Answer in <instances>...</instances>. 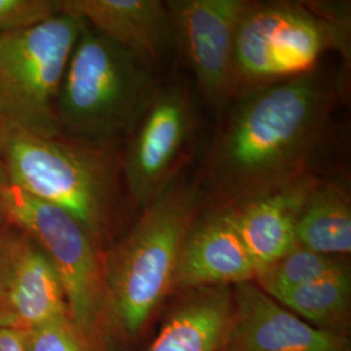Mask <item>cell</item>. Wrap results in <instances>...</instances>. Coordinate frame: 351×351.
Masks as SVG:
<instances>
[{"mask_svg": "<svg viewBox=\"0 0 351 351\" xmlns=\"http://www.w3.org/2000/svg\"><path fill=\"white\" fill-rule=\"evenodd\" d=\"M0 237H1V232H0ZM0 281H1V275H0ZM0 317H1V306H0Z\"/></svg>", "mask_w": 351, "mask_h": 351, "instance_id": "obj_23", "label": "cell"}, {"mask_svg": "<svg viewBox=\"0 0 351 351\" xmlns=\"http://www.w3.org/2000/svg\"><path fill=\"white\" fill-rule=\"evenodd\" d=\"M65 12L136 55L154 72L171 63L175 23L162 0H60Z\"/></svg>", "mask_w": 351, "mask_h": 351, "instance_id": "obj_12", "label": "cell"}, {"mask_svg": "<svg viewBox=\"0 0 351 351\" xmlns=\"http://www.w3.org/2000/svg\"><path fill=\"white\" fill-rule=\"evenodd\" d=\"M295 239L298 246L329 256L351 251V191L346 178L317 180L302 207Z\"/></svg>", "mask_w": 351, "mask_h": 351, "instance_id": "obj_16", "label": "cell"}, {"mask_svg": "<svg viewBox=\"0 0 351 351\" xmlns=\"http://www.w3.org/2000/svg\"><path fill=\"white\" fill-rule=\"evenodd\" d=\"M8 224L37 243L62 281L69 317L82 337L93 335L106 306L99 245L72 215L39 201L12 184L4 190Z\"/></svg>", "mask_w": 351, "mask_h": 351, "instance_id": "obj_7", "label": "cell"}, {"mask_svg": "<svg viewBox=\"0 0 351 351\" xmlns=\"http://www.w3.org/2000/svg\"><path fill=\"white\" fill-rule=\"evenodd\" d=\"M60 11V0H0V34L36 25Z\"/></svg>", "mask_w": 351, "mask_h": 351, "instance_id": "obj_19", "label": "cell"}, {"mask_svg": "<svg viewBox=\"0 0 351 351\" xmlns=\"http://www.w3.org/2000/svg\"><path fill=\"white\" fill-rule=\"evenodd\" d=\"M226 351H349L337 333L304 322L254 282L232 289Z\"/></svg>", "mask_w": 351, "mask_h": 351, "instance_id": "obj_11", "label": "cell"}, {"mask_svg": "<svg viewBox=\"0 0 351 351\" xmlns=\"http://www.w3.org/2000/svg\"><path fill=\"white\" fill-rule=\"evenodd\" d=\"M197 129L195 104L185 85H160L130 133L123 175L134 204L143 208L178 176Z\"/></svg>", "mask_w": 351, "mask_h": 351, "instance_id": "obj_8", "label": "cell"}, {"mask_svg": "<svg viewBox=\"0 0 351 351\" xmlns=\"http://www.w3.org/2000/svg\"><path fill=\"white\" fill-rule=\"evenodd\" d=\"M345 269L348 268L339 258L297 246L262 269L255 281L259 288L271 295L280 290L301 287Z\"/></svg>", "mask_w": 351, "mask_h": 351, "instance_id": "obj_18", "label": "cell"}, {"mask_svg": "<svg viewBox=\"0 0 351 351\" xmlns=\"http://www.w3.org/2000/svg\"><path fill=\"white\" fill-rule=\"evenodd\" d=\"M10 184L5 171L3 168V164L0 162V226L7 224L5 220V213H4V190L7 188V185Z\"/></svg>", "mask_w": 351, "mask_h": 351, "instance_id": "obj_22", "label": "cell"}, {"mask_svg": "<svg viewBox=\"0 0 351 351\" xmlns=\"http://www.w3.org/2000/svg\"><path fill=\"white\" fill-rule=\"evenodd\" d=\"M84 26L62 10L39 24L0 34V117L43 137H62L55 106Z\"/></svg>", "mask_w": 351, "mask_h": 351, "instance_id": "obj_6", "label": "cell"}, {"mask_svg": "<svg viewBox=\"0 0 351 351\" xmlns=\"http://www.w3.org/2000/svg\"><path fill=\"white\" fill-rule=\"evenodd\" d=\"M155 73L85 24L56 99L60 134L99 147L128 136L162 85Z\"/></svg>", "mask_w": 351, "mask_h": 351, "instance_id": "obj_3", "label": "cell"}, {"mask_svg": "<svg viewBox=\"0 0 351 351\" xmlns=\"http://www.w3.org/2000/svg\"><path fill=\"white\" fill-rule=\"evenodd\" d=\"M27 351H86L84 337L69 317L27 332Z\"/></svg>", "mask_w": 351, "mask_h": 351, "instance_id": "obj_20", "label": "cell"}, {"mask_svg": "<svg viewBox=\"0 0 351 351\" xmlns=\"http://www.w3.org/2000/svg\"><path fill=\"white\" fill-rule=\"evenodd\" d=\"M247 0H169L177 47L184 51L204 101L226 111L234 99V43Z\"/></svg>", "mask_w": 351, "mask_h": 351, "instance_id": "obj_9", "label": "cell"}, {"mask_svg": "<svg viewBox=\"0 0 351 351\" xmlns=\"http://www.w3.org/2000/svg\"><path fill=\"white\" fill-rule=\"evenodd\" d=\"M0 275V306L5 326L30 332L69 317L56 271L37 243L16 226L1 232Z\"/></svg>", "mask_w": 351, "mask_h": 351, "instance_id": "obj_10", "label": "cell"}, {"mask_svg": "<svg viewBox=\"0 0 351 351\" xmlns=\"http://www.w3.org/2000/svg\"><path fill=\"white\" fill-rule=\"evenodd\" d=\"M0 351H27V332L0 324Z\"/></svg>", "mask_w": 351, "mask_h": 351, "instance_id": "obj_21", "label": "cell"}, {"mask_svg": "<svg viewBox=\"0 0 351 351\" xmlns=\"http://www.w3.org/2000/svg\"><path fill=\"white\" fill-rule=\"evenodd\" d=\"M0 162L13 186L72 215L99 243L116 198L108 147L43 137L0 117Z\"/></svg>", "mask_w": 351, "mask_h": 351, "instance_id": "obj_5", "label": "cell"}, {"mask_svg": "<svg viewBox=\"0 0 351 351\" xmlns=\"http://www.w3.org/2000/svg\"><path fill=\"white\" fill-rule=\"evenodd\" d=\"M230 287L194 289L177 307L147 351H216L232 316Z\"/></svg>", "mask_w": 351, "mask_h": 351, "instance_id": "obj_15", "label": "cell"}, {"mask_svg": "<svg viewBox=\"0 0 351 351\" xmlns=\"http://www.w3.org/2000/svg\"><path fill=\"white\" fill-rule=\"evenodd\" d=\"M349 10L345 3L249 1L234 43V99L313 72L330 50L341 52L345 75L350 64Z\"/></svg>", "mask_w": 351, "mask_h": 351, "instance_id": "obj_4", "label": "cell"}, {"mask_svg": "<svg viewBox=\"0 0 351 351\" xmlns=\"http://www.w3.org/2000/svg\"><path fill=\"white\" fill-rule=\"evenodd\" d=\"M316 181L308 175L276 193L228 207L258 274L298 246L295 226Z\"/></svg>", "mask_w": 351, "mask_h": 351, "instance_id": "obj_14", "label": "cell"}, {"mask_svg": "<svg viewBox=\"0 0 351 351\" xmlns=\"http://www.w3.org/2000/svg\"><path fill=\"white\" fill-rule=\"evenodd\" d=\"M350 295L351 281L348 269L271 294L289 311L314 326H335L339 323L349 310Z\"/></svg>", "mask_w": 351, "mask_h": 351, "instance_id": "obj_17", "label": "cell"}, {"mask_svg": "<svg viewBox=\"0 0 351 351\" xmlns=\"http://www.w3.org/2000/svg\"><path fill=\"white\" fill-rule=\"evenodd\" d=\"M258 269L228 207L199 216L189 232L176 269L173 288L236 287L254 282Z\"/></svg>", "mask_w": 351, "mask_h": 351, "instance_id": "obj_13", "label": "cell"}, {"mask_svg": "<svg viewBox=\"0 0 351 351\" xmlns=\"http://www.w3.org/2000/svg\"><path fill=\"white\" fill-rule=\"evenodd\" d=\"M198 182L176 177L147 206L104 263L106 306L129 335L145 326L167 293L190 229L201 216Z\"/></svg>", "mask_w": 351, "mask_h": 351, "instance_id": "obj_2", "label": "cell"}, {"mask_svg": "<svg viewBox=\"0 0 351 351\" xmlns=\"http://www.w3.org/2000/svg\"><path fill=\"white\" fill-rule=\"evenodd\" d=\"M339 88L317 72L252 90L226 108L206 163L220 207H234L307 177Z\"/></svg>", "mask_w": 351, "mask_h": 351, "instance_id": "obj_1", "label": "cell"}]
</instances>
